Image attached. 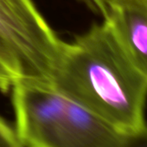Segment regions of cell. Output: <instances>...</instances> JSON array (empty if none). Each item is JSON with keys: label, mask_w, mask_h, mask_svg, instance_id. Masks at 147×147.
Here are the masks:
<instances>
[{"label": "cell", "mask_w": 147, "mask_h": 147, "mask_svg": "<svg viewBox=\"0 0 147 147\" xmlns=\"http://www.w3.org/2000/svg\"><path fill=\"white\" fill-rule=\"evenodd\" d=\"M0 147H24L14 130L0 116Z\"/></svg>", "instance_id": "8992f818"}, {"label": "cell", "mask_w": 147, "mask_h": 147, "mask_svg": "<svg viewBox=\"0 0 147 147\" xmlns=\"http://www.w3.org/2000/svg\"><path fill=\"white\" fill-rule=\"evenodd\" d=\"M100 14L131 63L147 79V0H109Z\"/></svg>", "instance_id": "277c9868"}, {"label": "cell", "mask_w": 147, "mask_h": 147, "mask_svg": "<svg viewBox=\"0 0 147 147\" xmlns=\"http://www.w3.org/2000/svg\"><path fill=\"white\" fill-rule=\"evenodd\" d=\"M19 79L18 73L5 53L0 48V91H11L15 82Z\"/></svg>", "instance_id": "5b68a950"}, {"label": "cell", "mask_w": 147, "mask_h": 147, "mask_svg": "<svg viewBox=\"0 0 147 147\" xmlns=\"http://www.w3.org/2000/svg\"><path fill=\"white\" fill-rule=\"evenodd\" d=\"M62 44L33 0H0V48L18 80L51 83Z\"/></svg>", "instance_id": "3957f363"}, {"label": "cell", "mask_w": 147, "mask_h": 147, "mask_svg": "<svg viewBox=\"0 0 147 147\" xmlns=\"http://www.w3.org/2000/svg\"><path fill=\"white\" fill-rule=\"evenodd\" d=\"M11 92L16 131L24 147H123L126 133L51 83L20 79Z\"/></svg>", "instance_id": "7a4b0ae2"}, {"label": "cell", "mask_w": 147, "mask_h": 147, "mask_svg": "<svg viewBox=\"0 0 147 147\" xmlns=\"http://www.w3.org/2000/svg\"><path fill=\"white\" fill-rule=\"evenodd\" d=\"M84 1L93 9L97 11L99 13H100L106 5V4L109 0H84Z\"/></svg>", "instance_id": "ba28073f"}, {"label": "cell", "mask_w": 147, "mask_h": 147, "mask_svg": "<svg viewBox=\"0 0 147 147\" xmlns=\"http://www.w3.org/2000/svg\"><path fill=\"white\" fill-rule=\"evenodd\" d=\"M123 147H147V125L126 133Z\"/></svg>", "instance_id": "52a82bcc"}, {"label": "cell", "mask_w": 147, "mask_h": 147, "mask_svg": "<svg viewBox=\"0 0 147 147\" xmlns=\"http://www.w3.org/2000/svg\"><path fill=\"white\" fill-rule=\"evenodd\" d=\"M51 84L121 132L145 124L147 79L104 20L63 42Z\"/></svg>", "instance_id": "6da1fadb"}]
</instances>
